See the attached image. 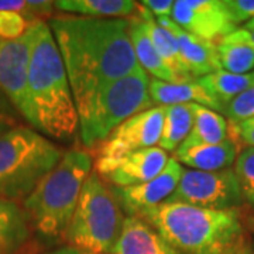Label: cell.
I'll list each match as a JSON object with an SVG mask.
<instances>
[{
	"instance_id": "1",
	"label": "cell",
	"mask_w": 254,
	"mask_h": 254,
	"mask_svg": "<svg viewBox=\"0 0 254 254\" xmlns=\"http://www.w3.org/2000/svg\"><path fill=\"white\" fill-rule=\"evenodd\" d=\"M47 23L63 57L79 118L102 89L138 66L128 18L57 14Z\"/></svg>"
},
{
	"instance_id": "2",
	"label": "cell",
	"mask_w": 254,
	"mask_h": 254,
	"mask_svg": "<svg viewBox=\"0 0 254 254\" xmlns=\"http://www.w3.org/2000/svg\"><path fill=\"white\" fill-rule=\"evenodd\" d=\"M27 89L33 128L50 140L73 138L79 131V116L63 57L46 20L33 26Z\"/></svg>"
},
{
	"instance_id": "3",
	"label": "cell",
	"mask_w": 254,
	"mask_h": 254,
	"mask_svg": "<svg viewBox=\"0 0 254 254\" xmlns=\"http://www.w3.org/2000/svg\"><path fill=\"white\" fill-rule=\"evenodd\" d=\"M140 219L177 254H237L246 247L239 209L213 210L165 200Z\"/></svg>"
},
{
	"instance_id": "4",
	"label": "cell",
	"mask_w": 254,
	"mask_h": 254,
	"mask_svg": "<svg viewBox=\"0 0 254 254\" xmlns=\"http://www.w3.org/2000/svg\"><path fill=\"white\" fill-rule=\"evenodd\" d=\"M92 155L71 148L21 205L33 230L44 239H64L78 206L83 184L92 173Z\"/></svg>"
},
{
	"instance_id": "5",
	"label": "cell",
	"mask_w": 254,
	"mask_h": 254,
	"mask_svg": "<svg viewBox=\"0 0 254 254\" xmlns=\"http://www.w3.org/2000/svg\"><path fill=\"white\" fill-rule=\"evenodd\" d=\"M64 153L33 127H10L0 136V196L23 203L61 161Z\"/></svg>"
},
{
	"instance_id": "6",
	"label": "cell",
	"mask_w": 254,
	"mask_h": 254,
	"mask_svg": "<svg viewBox=\"0 0 254 254\" xmlns=\"http://www.w3.org/2000/svg\"><path fill=\"white\" fill-rule=\"evenodd\" d=\"M125 212L115 192L92 171L83 184L78 206L64 240L85 254H115L123 226Z\"/></svg>"
},
{
	"instance_id": "7",
	"label": "cell",
	"mask_w": 254,
	"mask_h": 254,
	"mask_svg": "<svg viewBox=\"0 0 254 254\" xmlns=\"http://www.w3.org/2000/svg\"><path fill=\"white\" fill-rule=\"evenodd\" d=\"M150 76L138 65L95 96L86 113L79 118V136L85 147H96L125 120L154 108L148 93Z\"/></svg>"
},
{
	"instance_id": "8",
	"label": "cell",
	"mask_w": 254,
	"mask_h": 254,
	"mask_svg": "<svg viewBox=\"0 0 254 254\" xmlns=\"http://www.w3.org/2000/svg\"><path fill=\"white\" fill-rule=\"evenodd\" d=\"M165 106H154L125 120L96 147L95 173L106 175L112 167L127 154L155 147L163 131Z\"/></svg>"
},
{
	"instance_id": "9",
	"label": "cell",
	"mask_w": 254,
	"mask_h": 254,
	"mask_svg": "<svg viewBox=\"0 0 254 254\" xmlns=\"http://www.w3.org/2000/svg\"><path fill=\"white\" fill-rule=\"evenodd\" d=\"M167 202L213 210L239 209L245 202L233 167L220 171L185 170L178 187Z\"/></svg>"
},
{
	"instance_id": "10",
	"label": "cell",
	"mask_w": 254,
	"mask_h": 254,
	"mask_svg": "<svg viewBox=\"0 0 254 254\" xmlns=\"http://www.w3.org/2000/svg\"><path fill=\"white\" fill-rule=\"evenodd\" d=\"M33 43V27L18 40H0V91L18 110L28 126H34L27 89L30 51Z\"/></svg>"
},
{
	"instance_id": "11",
	"label": "cell",
	"mask_w": 254,
	"mask_h": 254,
	"mask_svg": "<svg viewBox=\"0 0 254 254\" xmlns=\"http://www.w3.org/2000/svg\"><path fill=\"white\" fill-rule=\"evenodd\" d=\"M173 21L193 36L218 43L233 33L232 24L223 7V0H178L174 1Z\"/></svg>"
},
{
	"instance_id": "12",
	"label": "cell",
	"mask_w": 254,
	"mask_h": 254,
	"mask_svg": "<svg viewBox=\"0 0 254 254\" xmlns=\"http://www.w3.org/2000/svg\"><path fill=\"white\" fill-rule=\"evenodd\" d=\"M184 171V165L178 163L175 157H170L165 168L153 180L127 188L113 187L112 190L127 216L140 218L173 195L181 181Z\"/></svg>"
},
{
	"instance_id": "13",
	"label": "cell",
	"mask_w": 254,
	"mask_h": 254,
	"mask_svg": "<svg viewBox=\"0 0 254 254\" xmlns=\"http://www.w3.org/2000/svg\"><path fill=\"white\" fill-rule=\"evenodd\" d=\"M170 155L160 147H148L127 154L102 178L116 188H127L150 181L165 168Z\"/></svg>"
},
{
	"instance_id": "14",
	"label": "cell",
	"mask_w": 254,
	"mask_h": 254,
	"mask_svg": "<svg viewBox=\"0 0 254 254\" xmlns=\"http://www.w3.org/2000/svg\"><path fill=\"white\" fill-rule=\"evenodd\" d=\"M155 20L161 27L168 30L173 34L180 48L182 60L185 61L190 75L195 79H199L202 76L222 69L216 43L203 40L185 31L184 28L174 23L173 18L161 17Z\"/></svg>"
},
{
	"instance_id": "15",
	"label": "cell",
	"mask_w": 254,
	"mask_h": 254,
	"mask_svg": "<svg viewBox=\"0 0 254 254\" xmlns=\"http://www.w3.org/2000/svg\"><path fill=\"white\" fill-rule=\"evenodd\" d=\"M33 226L23 205L0 196V254H21L30 250Z\"/></svg>"
},
{
	"instance_id": "16",
	"label": "cell",
	"mask_w": 254,
	"mask_h": 254,
	"mask_svg": "<svg viewBox=\"0 0 254 254\" xmlns=\"http://www.w3.org/2000/svg\"><path fill=\"white\" fill-rule=\"evenodd\" d=\"M148 93L154 106H173V105H188L198 103L205 108L222 112V108L216 100L209 95L198 79L181 83L164 82L155 78H150Z\"/></svg>"
},
{
	"instance_id": "17",
	"label": "cell",
	"mask_w": 254,
	"mask_h": 254,
	"mask_svg": "<svg viewBox=\"0 0 254 254\" xmlns=\"http://www.w3.org/2000/svg\"><path fill=\"white\" fill-rule=\"evenodd\" d=\"M136 16H138L140 20H141L143 27H144L147 36L150 37L157 54L160 55L163 63L177 76V79L180 82L193 81L195 78L190 75L187 64L182 60L180 48H178V44H177L173 34L168 30L161 27L157 23L154 16L150 13V10L145 9L144 6H141L140 3H138V9L136 11Z\"/></svg>"
},
{
	"instance_id": "18",
	"label": "cell",
	"mask_w": 254,
	"mask_h": 254,
	"mask_svg": "<svg viewBox=\"0 0 254 254\" xmlns=\"http://www.w3.org/2000/svg\"><path fill=\"white\" fill-rule=\"evenodd\" d=\"M239 154L236 144L227 138L219 144L196 145L190 148H178L174 157L182 165L196 171H220L232 168Z\"/></svg>"
},
{
	"instance_id": "19",
	"label": "cell",
	"mask_w": 254,
	"mask_h": 254,
	"mask_svg": "<svg viewBox=\"0 0 254 254\" xmlns=\"http://www.w3.org/2000/svg\"><path fill=\"white\" fill-rule=\"evenodd\" d=\"M115 254H177L143 219L126 216Z\"/></svg>"
},
{
	"instance_id": "20",
	"label": "cell",
	"mask_w": 254,
	"mask_h": 254,
	"mask_svg": "<svg viewBox=\"0 0 254 254\" xmlns=\"http://www.w3.org/2000/svg\"><path fill=\"white\" fill-rule=\"evenodd\" d=\"M190 108L193 113L192 130L178 148L219 144L229 138V125L223 115L198 103H190Z\"/></svg>"
},
{
	"instance_id": "21",
	"label": "cell",
	"mask_w": 254,
	"mask_h": 254,
	"mask_svg": "<svg viewBox=\"0 0 254 254\" xmlns=\"http://www.w3.org/2000/svg\"><path fill=\"white\" fill-rule=\"evenodd\" d=\"M128 21H130L128 36H130L131 46L134 48V54H136L138 65L148 75H153V78H155V79L171 82V83H181L177 79V76L170 71V68L163 63L160 55L157 54L150 37L145 33L140 17L134 14L128 18Z\"/></svg>"
},
{
	"instance_id": "22",
	"label": "cell",
	"mask_w": 254,
	"mask_h": 254,
	"mask_svg": "<svg viewBox=\"0 0 254 254\" xmlns=\"http://www.w3.org/2000/svg\"><path fill=\"white\" fill-rule=\"evenodd\" d=\"M220 68L232 73H250L254 71V48L249 33L237 28L216 43Z\"/></svg>"
},
{
	"instance_id": "23",
	"label": "cell",
	"mask_w": 254,
	"mask_h": 254,
	"mask_svg": "<svg viewBox=\"0 0 254 254\" xmlns=\"http://www.w3.org/2000/svg\"><path fill=\"white\" fill-rule=\"evenodd\" d=\"M55 9L65 14L92 18H130L136 14L138 1L133 0H58Z\"/></svg>"
},
{
	"instance_id": "24",
	"label": "cell",
	"mask_w": 254,
	"mask_h": 254,
	"mask_svg": "<svg viewBox=\"0 0 254 254\" xmlns=\"http://www.w3.org/2000/svg\"><path fill=\"white\" fill-rule=\"evenodd\" d=\"M193 113L190 103L165 106L163 122V131L158 147L167 153H175L177 148L185 141L192 130Z\"/></svg>"
},
{
	"instance_id": "25",
	"label": "cell",
	"mask_w": 254,
	"mask_h": 254,
	"mask_svg": "<svg viewBox=\"0 0 254 254\" xmlns=\"http://www.w3.org/2000/svg\"><path fill=\"white\" fill-rule=\"evenodd\" d=\"M198 81L223 110L227 103H230L253 83L254 71L250 73H232L219 69L216 72L202 76Z\"/></svg>"
},
{
	"instance_id": "26",
	"label": "cell",
	"mask_w": 254,
	"mask_h": 254,
	"mask_svg": "<svg viewBox=\"0 0 254 254\" xmlns=\"http://www.w3.org/2000/svg\"><path fill=\"white\" fill-rule=\"evenodd\" d=\"M37 20L28 0H0V40L11 41L24 37Z\"/></svg>"
},
{
	"instance_id": "27",
	"label": "cell",
	"mask_w": 254,
	"mask_h": 254,
	"mask_svg": "<svg viewBox=\"0 0 254 254\" xmlns=\"http://www.w3.org/2000/svg\"><path fill=\"white\" fill-rule=\"evenodd\" d=\"M243 202L254 209V148L246 147L239 151L233 164Z\"/></svg>"
},
{
	"instance_id": "28",
	"label": "cell",
	"mask_w": 254,
	"mask_h": 254,
	"mask_svg": "<svg viewBox=\"0 0 254 254\" xmlns=\"http://www.w3.org/2000/svg\"><path fill=\"white\" fill-rule=\"evenodd\" d=\"M222 113L225 115L227 123L236 125L242 123L245 120L254 118V82L242 92L239 96L232 100L230 103H227L223 108Z\"/></svg>"
},
{
	"instance_id": "29",
	"label": "cell",
	"mask_w": 254,
	"mask_h": 254,
	"mask_svg": "<svg viewBox=\"0 0 254 254\" xmlns=\"http://www.w3.org/2000/svg\"><path fill=\"white\" fill-rule=\"evenodd\" d=\"M223 7L229 20L236 27L254 17V0H223Z\"/></svg>"
},
{
	"instance_id": "30",
	"label": "cell",
	"mask_w": 254,
	"mask_h": 254,
	"mask_svg": "<svg viewBox=\"0 0 254 254\" xmlns=\"http://www.w3.org/2000/svg\"><path fill=\"white\" fill-rule=\"evenodd\" d=\"M227 125H229V138L236 144V147L237 143H240L243 148L246 147L254 148V118L236 125L232 123Z\"/></svg>"
},
{
	"instance_id": "31",
	"label": "cell",
	"mask_w": 254,
	"mask_h": 254,
	"mask_svg": "<svg viewBox=\"0 0 254 254\" xmlns=\"http://www.w3.org/2000/svg\"><path fill=\"white\" fill-rule=\"evenodd\" d=\"M24 120L18 110L14 108V105L10 102V99L0 91V123L7 125V126H18L21 125L20 122Z\"/></svg>"
},
{
	"instance_id": "32",
	"label": "cell",
	"mask_w": 254,
	"mask_h": 254,
	"mask_svg": "<svg viewBox=\"0 0 254 254\" xmlns=\"http://www.w3.org/2000/svg\"><path fill=\"white\" fill-rule=\"evenodd\" d=\"M145 9L150 10V13L154 16V18L168 17L171 18L174 10L173 0H143L138 1Z\"/></svg>"
},
{
	"instance_id": "33",
	"label": "cell",
	"mask_w": 254,
	"mask_h": 254,
	"mask_svg": "<svg viewBox=\"0 0 254 254\" xmlns=\"http://www.w3.org/2000/svg\"><path fill=\"white\" fill-rule=\"evenodd\" d=\"M47 254H85L79 252V250H76V249H73L71 246H63V247H60V249H55L53 252H50V253Z\"/></svg>"
},
{
	"instance_id": "34",
	"label": "cell",
	"mask_w": 254,
	"mask_h": 254,
	"mask_svg": "<svg viewBox=\"0 0 254 254\" xmlns=\"http://www.w3.org/2000/svg\"><path fill=\"white\" fill-rule=\"evenodd\" d=\"M242 28H245L246 31L249 33V37H250V43H252V46L254 48V17L250 20V21H247L245 26Z\"/></svg>"
},
{
	"instance_id": "35",
	"label": "cell",
	"mask_w": 254,
	"mask_h": 254,
	"mask_svg": "<svg viewBox=\"0 0 254 254\" xmlns=\"http://www.w3.org/2000/svg\"><path fill=\"white\" fill-rule=\"evenodd\" d=\"M10 127L11 126H7V125H3V123H0V136H1V134H4V133L9 130Z\"/></svg>"
},
{
	"instance_id": "36",
	"label": "cell",
	"mask_w": 254,
	"mask_h": 254,
	"mask_svg": "<svg viewBox=\"0 0 254 254\" xmlns=\"http://www.w3.org/2000/svg\"><path fill=\"white\" fill-rule=\"evenodd\" d=\"M237 254H254V252H252V250H249L247 247H245L240 253H237Z\"/></svg>"
},
{
	"instance_id": "37",
	"label": "cell",
	"mask_w": 254,
	"mask_h": 254,
	"mask_svg": "<svg viewBox=\"0 0 254 254\" xmlns=\"http://www.w3.org/2000/svg\"><path fill=\"white\" fill-rule=\"evenodd\" d=\"M21 254H37V253L36 252H33V250L30 249V250H27V252H24V253H21Z\"/></svg>"
}]
</instances>
